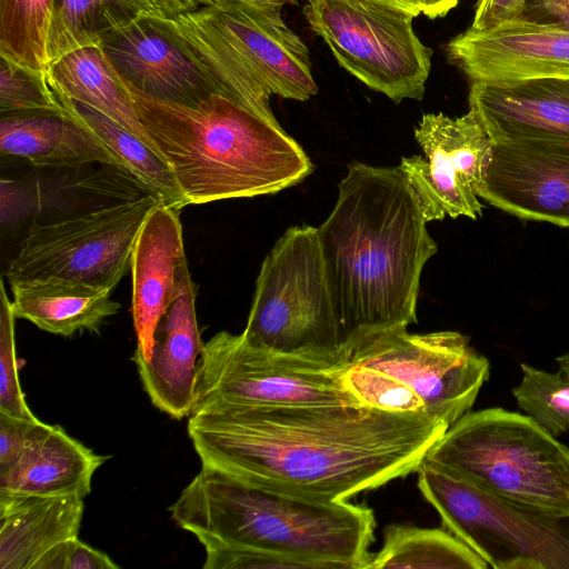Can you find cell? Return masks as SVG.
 Instances as JSON below:
<instances>
[{
	"mask_svg": "<svg viewBox=\"0 0 569 569\" xmlns=\"http://www.w3.org/2000/svg\"><path fill=\"white\" fill-rule=\"evenodd\" d=\"M521 19L569 30V0H526Z\"/></svg>",
	"mask_w": 569,
	"mask_h": 569,
	"instance_id": "8d00e7d4",
	"label": "cell"
},
{
	"mask_svg": "<svg viewBox=\"0 0 569 569\" xmlns=\"http://www.w3.org/2000/svg\"><path fill=\"white\" fill-rule=\"evenodd\" d=\"M169 511L197 538L258 548L313 569H366L375 540L376 519L368 507L250 483L202 467Z\"/></svg>",
	"mask_w": 569,
	"mask_h": 569,
	"instance_id": "277c9868",
	"label": "cell"
},
{
	"mask_svg": "<svg viewBox=\"0 0 569 569\" xmlns=\"http://www.w3.org/2000/svg\"><path fill=\"white\" fill-rule=\"evenodd\" d=\"M526 0H478L470 29L485 31L522 18Z\"/></svg>",
	"mask_w": 569,
	"mask_h": 569,
	"instance_id": "d590c367",
	"label": "cell"
},
{
	"mask_svg": "<svg viewBox=\"0 0 569 569\" xmlns=\"http://www.w3.org/2000/svg\"><path fill=\"white\" fill-rule=\"evenodd\" d=\"M460 0H419L420 12L430 19L446 16Z\"/></svg>",
	"mask_w": 569,
	"mask_h": 569,
	"instance_id": "f35d334b",
	"label": "cell"
},
{
	"mask_svg": "<svg viewBox=\"0 0 569 569\" xmlns=\"http://www.w3.org/2000/svg\"><path fill=\"white\" fill-rule=\"evenodd\" d=\"M123 81L188 204L277 193L313 170L305 150L274 117L219 93L196 106L167 102Z\"/></svg>",
	"mask_w": 569,
	"mask_h": 569,
	"instance_id": "3957f363",
	"label": "cell"
},
{
	"mask_svg": "<svg viewBox=\"0 0 569 569\" xmlns=\"http://www.w3.org/2000/svg\"><path fill=\"white\" fill-rule=\"evenodd\" d=\"M241 333L251 346L276 353L346 361L316 227H291L276 241Z\"/></svg>",
	"mask_w": 569,
	"mask_h": 569,
	"instance_id": "52a82bcc",
	"label": "cell"
},
{
	"mask_svg": "<svg viewBox=\"0 0 569 569\" xmlns=\"http://www.w3.org/2000/svg\"><path fill=\"white\" fill-rule=\"evenodd\" d=\"M179 210L160 202L143 222L131 257V313L138 347L148 360L154 333L166 313L177 286V272L187 258Z\"/></svg>",
	"mask_w": 569,
	"mask_h": 569,
	"instance_id": "d6986e66",
	"label": "cell"
},
{
	"mask_svg": "<svg viewBox=\"0 0 569 569\" xmlns=\"http://www.w3.org/2000/svg\"><path fill=\"white\" fill-rule=\"evenodd\" d=\"M448 428L428 413L357 405L227 408L188 421L202 468L339 500L417 471Z\"/></svg>",
	"mask_w": 569,
	"mask_h": 569,
	"instance_id": "6da1fadb",
	"label": "cell"
},
{
	"mask_svg": "<svg viewBox=\"0 0 569 569\" xmlns=\"http://www.w3.org/2000/svg\"><path fill=\"white\" fill-rule=\"evenodd\" d=\"M142 17L172 18L207 6L206 0H133Z\"/></svg>",
	"mask_w": 569,
	"mask_h": 569,
	"instance_id": "74e56055",
	"label": "cell"
},
{
	"mask_svg": "<svg viewBox=\"0 0 569 569\" xmlns=\"http://www.w3.org/2000/svg\"><path fill=\"white\" fill-rule=\"evenodd\" d=\"M415 138L425 158H401L406 174L428 222L482 214L479 192L491 159L492 141L468 111L450 118L442 113L423 114Z\"/></svg>",
	"mask_w": 569,
	"mask_h": 569,
	"instance_id": "4fadbf2b",
	"label": "cell"
},
{
	"mask_svg": "<svg viewBox=\"0 0 569 569\" xmlns=\"http://www.w3.org/2000/svg\"><path fill=\"white\" fill-rule=\"evenodd\" d=\"M447 53L471 82L569 79V30L523 19L469 28L448 42Z\"/></svg>",
	"mask_w": 569,
	"mask_h": 569,
	"instance_id": "9a60e30c",
	"label": "cell"
},
{
	"mask_svg": "<svg viewBox=\"0 0 569 569\" xmlns=\"http://www.w3.org/2000/svg\"><path fill=\"white\" fill-rule=\"evenodd\" d=\"M0 151L36 167L74 168L98 162L124 171L121 161L92 132L51 111L2 114Z\"/></svg>",
	"mask_w": 569,
	"mask_h": 569,
	"instance_id": "7402d4cb",
	"label": "cell"
},
{
	"mask_svg": "<svg viewBox=\"0 0 569 569\" xmlns=\"http://www.w3.org/2000/svg\"><path fill=\"white\" fill-rule=\"evenodd\" d=\"M107 553L82 542L78 537L67 539L47 551L32 569H118Z\"/></svg>",
	"mask_w": 569,
	"mask_h": 569,
	"instance_id": "836d02e7",
	"label": "cell"
},
{
	"mask_svg": "<svg viewBox=\"0 0 569 569\" xmlns=\"http://www.w3.org/2000/svg\"><path fill=\"white\" fill-rule=\"evenodd\" d=\"M338 191L317 232L347 360L367 340L417 322L422 269L437 243L399 166L350 163Z\"/></svg>",
	"mask_w": 569,
	"mask_h": 569,
	"instance_id": "7a4b0ae2",
	"label": "cell"
},
{
	"mask_svg": "<svg viewBox=\"0 0 569 569\" xmlns=\"http://www.w3.org/2000/svg\"><path fill=\"white\" fill-rule=\"evenodd\" d=\"M0 111L1 114L24 111L60 113V108L46 72H36L1 58Z\"/></svg>",
	"mask_w": 569,
	"mask_h": 569,
	"instance_id": "4dcf8cb0",
	"label": "cell"
},
{
	"mask_svg": "<svg viewBox=\"0 0 569 569\" xmlns=\"http://www.w3.org/2000/svg\"><path fill=\"white\" fill-rule=\"evenodd\" d=\"M52 89V88H51ZM60 113L92 132L132 174L161 201L176 210L188 206L180 184L166 160L137 136L98 110L53 90Z\"/></svg>",
	"mask_w": 569,
	"mask_h": 569,
	"instance_id": "d4e9b609",
	"label": "cell"
},
{
	"mask_svg": "<svg viewBox=\"0 0 569 569\" xmlns=\"http://www.w3.org/2000/svg\"><path fill=\"white\" fill-rule=\"evenodd\" d=\"M417 485L443 526L493 569H569V513L490 493L423 460Z\"/></svg>",
	"mask_w": 569,
	"mask_h": 569,
	"instance_id": "ba28073f",
	"label": "cell"
},
{
	"mask_svg": "<svg viewBox=\"0 0 569 569\" xmlns=\"http://www.w3.org/2000/svg\"><path fill=\"white\" fill-rule=\"evenodd\" d=\"M100 46L122 79L148 96L196 106L218 93L203 71L141 16L106 34Z\"/></svg>",
	"mask_w": 569,
	"mask_h": 569,
	"instance_id": "e0dca14e",
	"label": "cell"
},
{
	"mask_svg": "<svg viewBox=\"0 0 569 569\" xmlns=\"http://www.w3.org/2000/svg\"><path fill=\"white\" fill-rule=\"evenodd\" d=\"M46 77L53 90L109 117L161 157L138 117L123 79L101 46L69 52L48 66Z\"/></svg>",
	"mask_w": 569,
	"mask_h": 569,
	"instance_id": "603a6c76",
	"label": "cell"
},
{
	"mask_svg": "<svg viewBox=\"0 0 569 569\" xmlns=\"http://www.w3.org/2000/svg\"><path fill=\"white\" fill-rule=\"evenodd\" d=\"M520 382L511 389L519 409L553 437L569 431V380L561 373L521 363Z\"/></svg>",
	"mask_w": 569,
	"mask_h": 569,
	"instance_id": "f1b7e54d",
	"label": "cell"
},
{
	"mask_svg": "<svg viewBox=\"0 0 569 569\" xmlns=\"http://www.w3.org/2000/svg\"><path fill=\"white\" fill-rule=\"evenodd\" d=\"M469 110L492 142L569 139V79L472 81Z\"/></svg>",
	"mask_w": 569,
	"mask_h": 569,
	"instance_id": "ac0fdd59",
	"label": "cell"
},
{
	"mask_svg": "<svg viewBox=\"0 0 569 569\" xmlns=\"http://www.w3.org/2000/svg\"><path fill=\"white\" fill-rule=\"evenodd\" d=\"M342 378L347 391L359 406L427 413L423 402L413 391L378 370L345 361Z\"/></svg>",
	"mask_w": 569,
	"mask_h": 569,
	"instance_id": "f546056e",
	"label": "cell"
},
{
	"mask_svg": "<svg viewBox=\"0 0 569 569\" xmlns=\"http://www.w3.org/2000/svg\"><path fill=\"white\" fill-rule=\"evenodd\" d=\"M479 198L522 220L569 227V139L493 142Z\"/></svg>",
	"mask_w": 569,
	"mask_h": 569,
	"instance_id": "5bb4252c",
	"label": "cell"
},
{
	"mask_svg": "<svg viewBox=\"0 0 569 569\" xmlns=\"http://www.w3.org/2000/svg\"><path fill=\"white\" fill-rule=\"evenodd\" d=\"M386 1H389V2H392V3H396V4H399L408 10H411L413 11L417 16L420 12V4H419V0H386Z\"/></svg>",
	"mask_w": 569,
	"mask_h": 569,
	"instance_id": "60d3db41",
	"label": "cell"
},
{
	"mask_svg": "<svg viewBox=\"0 0 569 569\" xmlns=\"http://www.w3.org/2000/svg\"><path fill=\"white\" fill-rule=\"evenodd\" d=\"M343 361L276 353L222 330L202 347L192 413L248 407L357 405ZM191 413V415H192Z\"/></svg>",
	"mask_w": 569,
	"mask_h": 569,
	"instance_id": "30bf717a",
	"label": "cell"
},
{
	"mask_svg": "<svg viewBox=\"0 0 569 569\" xmlns=\"http://www.w3.org/2000/svg\"><path fill=\"white\" fill-rule=\"evenodd\" d=\"M555 361L558 365V369L569 380V351L556 357Z\"/></svg>",
	"mask_w": 569,
	"mask_h": 569,
	"instance_id": "ab89813d",
	"label": "cell"
},
{
	"mask_svg": "<svg viewBox=\"0 0 569 569\" xmlns=\"http://www.w3.org/2000/svg\"><path fill=\"white\" fill-rule=\"evenodd\" d=\"M386 373L413 391L449 427L469 412L490 378V362L458 331L378 335L346 360Z\"/></svg>",
	"mask_w": 569,
	"mask_h": 569,
	"instance_id": "7c38bea8",
	"label": "cell"
},
{
	"mask_svg": "<svg viewBox=\"0 0 569 569\" xmlns=\"http://www.w3.org/2000/svg\"><path fill=\"white\" fill-rule=\"evenodd\" d=\"M53 0H0V57L44 73Z\"/></svg>",
	"mask_w": 569,
	"mask_h": 569,
	"instance_id": "83f0119b",
	"label": "cell"
},
{
	"mask_svg": "<svg viewBox=\"0 0 569 569\" xmlns=\"http://www.w3.org/2000/svg\"><path fill=\"white\" fill-rule=\"evenodd\" d=\"M202 347L196 287L186 258L177 272L174 296L156 329L151 357L146 360L134 351L131 358L151 402L174 419L193 411Z\"/></svg>",
	"mask_w": 569,
	"mask_h": 569,
	"instance_id": "2e32d148",
	"label": "cell"
},
{
	"mask_svg": "<svg viewBox=\"0 0 569 569\" xmlns=\"http://www.w3.org/2000/svg\"><path fill=\"white\" fill-rule=\"evenodd\" d=\"M227 1H239V0H206L207 6L218 4ZM284 2L286 4L296 3L297 0H280Z\"/></svg>",
	"mask_w": 569,
	"mask_h": 569,
	"instance_id": "b9f144b4",
	"label": "cell"
},
{
	"mask_svg": "<svg viewBox=\"0 0 569 569\" xmlns=\"http://www.w3.org/2000/svg\"><path fill=\"white\" fill-rule=\"evenodd\" d=\"M311 29L341 67L399 103L421 100L432 50L415 33L417 14L386 0H307Z\"/></svg>",
	"mask_w": 569,
	"mask_h": 569,
	"instance_id": "9c48e42d",
	"label": "cell"
},
{
	"mask_svg": "<svg viewBox=\"0 0 569 569\" xmlns=\"http://www.w3.org/2000/svg\"><path fill=\"white\" fill-rule=\"evenodd\" d=\"M83 498L0 491V569H32L56 545L78 537Z\"/></svg>",
	"mask_w": 569,
	"mask_h": 569,
	"instance_id": "44dd1931",
	"label": "cell"
},
{
	"mask_svg": "<svg viewBox=\"0 0 569 569\" xmlns=\"http://www.w3.org/2000/svg\"><path fill=\"white\" fill-rule=\"evenodd\" d=\"M425 460L496 496L569 513V446L525 413L470 410Z\"/></svg>",
	"mask_w": 569,
	"mask_h": 569,
	"instance_id": "8992f818",
	"label": "cell"
},
{
	"mask_svg": "<svg viewBox=\"0 0 569 569\" xmlns=\"http://www.w3.org/2000/svg\"><path fill=\"white\" fill-rule=\"evenodd\" d=\"M198 540L206 550L204 569L308 568L302 561L258 548L211 537H199Z\"/></svg>",
	"mask_w": 569,
	"mask_h": 569,
	"instance_id": "d6a6232c",
	"label": "cell"
},
{
	"mask_svg": "<svg viewBox=\"0 0 569 569\" xmlns=\"http://www.w3.org/2000/svg\"><path fill=\"white\" fill-rule=\"evenodd\" d=\"M160 202L150 192L69 218L33 223L8 266L9 283L69 280L112 291L131 267L143 222Z\"/></svg>",
	"mask_w": 569,
	"mask_h": 569,
	"instance_id": "8fae6325",
	"label": "cell"
},
{
	"mask_svg": "<svg viewBox=\"0 0 569 569\" xmlns=\"http://www.w3.org/2000/svg\"><path fill=\"white\" fill-rule=\"evenodd\" d=\"M284 4L227 1L172 18H143L203 71L219 94L273 118L272 94L305 101L318 91L308 48L283 20Z\"/></svg>",
	"mask_w": 569,
	"mask_h": 569,
	"instance_id": "5b68a950",
	"label": "cell"
},
{
	"mask_svg": "<svg viewBox=\"0 0 569 569\" xmlns=\"http://www.w3.org/2000/svg\"><path fill=\"white\" fill-rule=\"evenodd\" d=\"M58 425L34 439L0 470V491L42 497H87L94 472L109 459Z\"/></svg>",
	"mask_w": 569,
	"mask_h": 569,
	"instance_id": "ffe728a7",
	"label": "cell"
},
{
	"mask_svg": "<svg viewBox=\"0 0 569 569\" xmlns=\"http://www.w3.org/2000/svg\"><path fill=\"white\" fill-rule=\"evenodd\" d=\"M12 302L1 282L0 297V412L24 419H38L30 410L19 380L16 355Z\"/></svg>",
	"mask_w": 569,
	"mask_h": 569,
	"instance_id": "1f68e13d",
	"label": "cell"
},
{
	"mask_svg": "<svg viewBox=\"0 0 569 569\" xmlns=\"http://www.w3.org/2000/svg\"><path fill=\"white\" fill-rule=\"evenodd\" d=\"M487 569L488 565L452 532L439 528L392 525L366 569Z\"/></svg>",
	"mask_w": 569,
	"mask_h": 569,
	"instance_id": "484cf974",
	"label": "cell"
},
{
	"mask_svg": "<svg viewBox=\"0 0 569 569\" xmlns=\"http://www.w3.org/2000/svg\"><path fill=\"white\" fill-rule=\"evenodd\" d=\"M138 16L133 0H53L48 66L73 50L100 46L106 34Z\"/></svg>",
	"mask_w": 569,
	"mask_h": 569,
	"instance_id": "4316f807",
	"label": "cell"
},
{
	"mask_svg": "<svg viewBox=\"0 0 569 569\" xmlns=\"http://www.w3.org/2000/svg\"><path fill=\"white\" fill-rule=\"evenodd\" d=\"M10 287L16 318L63 337L83 330L98 332L121 307L110 298V290L77 281H34Z\"/></svg>",
	"mask_w": 569,
	"mask_h": 569,
	"instance_id": "cb8c5ba5",
	"label": "cell"
},
{
	"mask_svg": "<svg viewBox=\"0 0 569 569\" xmlns=\"http://www.w3.org/2000/svg\"><path fill=\"white\" fill-rule=\"evenodd\" d=\"M50 425L0 412V470L14 462Z\"/></svg>",
	"mask_w": 569,
	"mask_h": 569,
	"instance_id": "e575fe53",
	"label": "cell"
}]
</instances>
